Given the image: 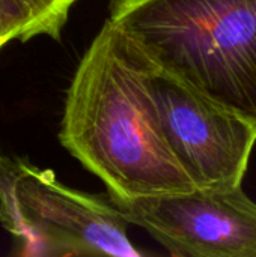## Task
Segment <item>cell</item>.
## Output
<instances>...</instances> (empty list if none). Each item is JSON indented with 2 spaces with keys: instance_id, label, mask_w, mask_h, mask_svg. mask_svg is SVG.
Listing matches in <instances>:
<instances>
[{
  "instance_id": "cell-1",
  "label": "cell",
  "mask_w": 256,
  "mask_h": 257,
  "mask_svg": "<svg viewBox=\"0 0 256 257\" xmlns=\"http://www.w3.org/2000/svg\"><path fill=\"white\" fill-rule=\"evenodd\" d=\"M59 140L112 200L196 188L166 145L137 57L110 20L71 78Z\"/></svg>"
},
{
  "instance_id": "cell-2",
  "label": "cell",
  "mask_w": 256,
  "mask_h": 257,
  "mask_svg": "<svg viewBox=\"0 0 256 257\" xmlns=\"http://www.w3.org/2000/svg\"><path fill=\"white\" fill-rule=\"evenodd\" d=\"M145 62L256 125V0H110Z\"/></svg>"
},
{
  "instance_id": "cell-3",
  "label": "cell",
  "mask_w": 256,
  "mask_h": 257,
  "mask_svg": "<svg viewBox=\"0 0 256 257\" xmlns=\"http://www.w3.org/2000/svg\"><path fill=\"white\" fill-rule=\"evenodd\" d=\"M0 223L18 256H142L128 238V220L109 197L71 188L17 157H0Z\"/></svg>"
},
{
  "instance_id": "cell-4",
  "label": "cell",
  "mask_w": 256,
  "mask_h": 257,
  "mask_svg": "<svg viewBox=\"0 0 256 257\" xmlns=\"http://www.w3.org/2000/svg\"><path fill=\"white\" fill-rule=\"evenodd\" d=\"M133 54L142 66L166 145L193 185H241L256 143L255 123Z\"/></svg>"
},
{
  "instance_id": "cell-5",
  "label": "cell",
  "mask_w": 256,
  "mask_h": 257,
  "mask_svg": "<svg viewBox=\"0 0 256 257\" xmlns=\"http://www.w3.org/2000/svg\"><path fill=\"white\" fill-rule=\"evenodd\" d=\"M112 202L172 256L256 257V203L241 185Z\"/></svg>"
},
{
  "instance_id": "cell-6",
  "label": "cell",
  "mask_w": 256,
  "mask_h": 257,
  "mask_svg": "<svg viewBox=\"0 0 256 257\" xmlns=\"http://www.w3.org/2000/svg\"><path fill=\"white\" fill-rule=\"evenodd\" d=\"M77 0H0L14 41L27 42L36 36L59 41Z\"/></svg>"
},
{
  "instance_id": "cell-7",
  "label": "cell",
  "mask_w": 256,
  "mask_h": 257,
  "mask_svg": "<svg viewBox=\"0 0 256 257\" xmlns=\"http://www.w3.org/2000/svg\"><path fill=\"white\" fill-rule=\"evenodd\" d=\"M11 41H14V36H12V33L9 30V26L6 23V18H5V15L2 12V8H0V50L6 44H9Z\"/></svg>"
},
{
  "instance_id": "cell-8",
  "label": "cell",
  "mask_w": 256,
  "mask_h": 257,
  "mask_svg": "<svg viewBox=\"0 0 256 257\" xmlns=\"http://www.w3.org/2000/svg\"><path fill=\"white\" fill-rule=\"evenodd\" d=\"M2 155H3V154H2V149H0V157H2Z\"/></svg>"
}]
</instances>
